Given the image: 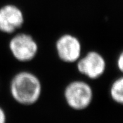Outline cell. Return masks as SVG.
I'll return each mask as SVG.
<instances>
[{
  "label": "cell",
  "mask_w": 123,
  "mask_h": 123,
  "mask_svg": "<svg viewBox=\"0 0 123 123\" xmlns=\"http://www.w3.org/2000/svg\"><path fill=\"white\" fill-rule=\"evenodd\" d=\"M10 93L17 103L23 105H32L40 98L42 86L36 75L28 71L18 72L12 78Z\"/></svg>",
  "instance_id": "obj_1"
},
{
  "label": "cell",
  "mask_w": 123,
  "mask_h": 123,
  "mask_svg": "<svg viewBox=\"0 0 123 123\" xmlns=\"http://www.w3.org/2000/svg\"><path fill=\"white\" fill-rule=\"evenodd\" d=\"M63 96L70 108L80 111L90 106L94 94L89 84L82 80H74L66 86Z\"/></svg>",
  "instance_id": "obj_2"
},
{
  "label": "cell",
  "mask_w": 123,
  "mask_h": 123,
  "mask_svg": "<svg viewBox=\"0 0 123 123\" xmlns=\"http://www.w3.org/2000/svg\"><path fill=\"white\" fill-rule=\"evenodd\" d=\"M9 49L15 59L26 62L32 60L37 55L38 46L32 36L20 33L10 40Z\"/></svg>",
  "instance_id": "obj_3"
},
{
  "label": "cell",
  "mask_w": 123,
  "mask_h": 123,
  "mask_svg": "<svg viewBox=\"0 0 123 123\" xmlns=\"http://www.w3.org/2000/svg\"><path fill=\"white\" fill-rule=\"evenodd\" d=\"M77 68L81 74L91 79H97L105 72L106 62L99 52L91 51L77 60Z\"/></svg>",
  "instance_id": "obj_4"
},
{
  "label": "cell",
  "mask_w": 123,
  "mask_h": 123,
  "mask_svg": "<svg viewBox=\"0 0 123 123\" xmlns=\"http://www.w3.org/2000/svg\"><path fill=\"white\" fill-rule=\"evenodd\" d=\"M58 58L65 63L77 62L81 57L82 45L79 38L71 34H64L55 43Z\"/></svg>",
  "instance_id": "obj_5"
},
{
  "label": "cell",
  "mask_w": 123,
  "mask_h": 123,
  "mask_svg": "<svg viewBox=\"0 0 123 123\" xmlns=\"http://www.w3.org/2000/svg\"><path fill=\"white\" fill-rule=\"evenodd\" d=\"M24 14L19 7L6 5L0 8V31L11 34L23 26Z\"/></svg>",
  "instance_id": "obj_6"
},
{
  "label": "cell",
  "mask_w": 123,
  "mask_h": 123,
  "mask_svg": "<svg viewBox=\"0 0 123 123\" xmlns=\"http://www.w3.org/2000/svg\"><path fill=\"white\" fill-rule=\"evenodd\" d=\"M111 99L117 104L123 103V78H117L114 81L110 88Z\"/></svg>",
  "instance_id": "obj_7"
},
{
  "label": "cell",
  "mask_w": 123,
  "mask_h": 123,
  "mask_svg": "<svg viewBox=\"0 0 123 123\" xmlns=\"http://www.w3.org/2000/svg\"><path fill=\"white\" fill-rule=\"evenodd\" d=\"M0 123H7L6 114L1 107H0Z\"/></svg>",
  "instance_id": "obj_8"
},
{
  "label": "cell",
  "mask_w": 123,
  "mask_h": 123,
  "mask_svg": "<svg viewBox=\"0 0 123 123\" xmlns=\"http://www.w3.org/2000/svg\"><path fill=\"white\" fill-rule=\"evenodd\" d=\"M117 65L120 71H123V54L121 53L119 55L117 60Z\"/></svg>",
  "instance_id": "obj_9"
}]
</instances>
